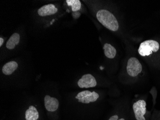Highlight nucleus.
<instances>
[{
	"label": "nucleus",
	"mask_w": 160,
	"mask_h": 120,
	"mask_svg": "<svg viewBox=\"0 0 160 120\" xmlns=\"http://www.w3.org/2000/svg\"><path fill=\"white\" fill-rule=\"evenodd\" d=\"M97 18L101 24L112 31H117L119 28L118 21L116 17L108 11L102 9L97 13Z\"/></svg>",
	"instance_id": "f257e3e1"
},
{
	"label": "nucleus",
	"mask_w": 160,
	"mask_h": 120,
	"mask_svg": "<svg viewBox=\"0 0 160 120\" xmlns=\"http://www.w3.org/2000/svg\"><path fill=\"white\" fill-rule=\"evenodd\" d=\"M160 48V45L157 41L153 40H147L141 43L138 52L142 56H149L152 52H157Z\"/></svg>",
	"instance_id": "f03ea898"
},
{
	"label": "nucleus",
	"mask_w": 160,
	"mask_h": 120,
	"mask_svg": "<svg viewBox=\"0 0 160 120\" xmlns=\"http://www.w3.org/2000/svg\"><path fill=\"white\" fill-rule=\"evenodd\" d=\"M146 103L144 100H141L137 101L133 105V110L135 118L136 120H147L146 115Z\"/></svg>",
	"instance_id": "7ed1b4c3"
},
{
	"label": "nucleus",
	"mask_w": 160,
	"mask_h": 120,
	"mask_svg": "<svg viewBox=\"0 0 160 120\" xmlns=\"http://www.w3.org/2000/svg\"><path fill=\"white\" fill-rule=\"evenodd\" d=\"M142 67L137 59L130 58L128 62L127 71L129 76L136 77L141 73Z\"/></svg>",
	"instance_id": "20e7f679"
},
{
	"label": "nucleus",
	"mask_w": 160,
	"mask_h": 120,
	"mask_svg": "<svg viewBox=\"0 0 160 120\" xmlns=\"http://www.w3.org/2000/svg\"><path fill=\"white\" fill-rule=\"evenodd\" d=\"M99 97V95L98 93L95 91L91 92L89 91L80 92L75 97V98L78 100L79 102L84 104H89L96 102Z\"/></svg>",
	"instance_id": "39448f33"
},
{
	"label": "nucleus",
	"mask_w": 160,
	"mask_h": 120,
	"mask_svg": "<svg viewBox=\"0 0 160 120\" xmlns=\"http://www.w3.org/2000/svg\"><path fill=\"white\" fill-rule=\"evenodd\" d=\"M78 85L80 88H89L95 87L97 85L96 78L91 74H85L78 81Z\"/></svg>",
	"instance_id": "423d86ee"
},
{
	"label": "nucleus",
	"mask_w": 160,
	"mask_h": 120,
	"mask_svg": "<svg viewBox=\"0 0 160 120\" xmlns=\"http://www.w3.org/2000/svg\"><path fill=\"white\" fill-rule=\"evenodd\" d=\"M45 107L48 112H55L58 109L59 102L55 97L46 95L44 97Z\"/></svg>",
	"instance_id": "0eeeda50"
},
{
	"label": "nucleus",
	"mask_w": 160,
	"mask_h": 120,
	"mask_svg": "<svg viewBox=\"0 0 160 120\" xmlns=\"http://www.w3.org/2000/svg\"><path fill=\"white\" fill-rule=\"evenodd\" d=\"M58 11V9L56 8L54 4H49L45 5L38 10V14L41 17L50 16L55 14Z\"/></svg>",
	"instance_id": "6e6552de"
},
{
	"label": "nucleus",
	"mask_w": 160,
	"mask_h": 120,
	"mask_svg": "<svg viewBox=\"0 0 160 120\" xmlns=\"http://www.w3.org/2000/svg\"><path fill=\"white\" fill-rule=\"evenodd\" d=\"M18 68V64L14 61H11L6 63L2 67V72L3 74L5 75H11L14 71L17 70Z\"/></svg>",
	"instance_id": "1a4fd4ad"
},
{
	"label": "nucleus",
	"mask_w": 160,
	"mask_h": 120,
	"mask_svg": "<svg viewBox=\"0 0 160 120\" xmlns=\"http://www.w3.org/2000/svg\"><path fill=\"white\" fill-rule=\"evenodd\" d=\"M39 118V113L37 109L34 106H30L25 112L26 120H38Z\"/></svg>",
	"instance_id": "9d476101"
},
{
	"label": "nucleus",
	"mask_w": 160,
	"mask_h": 120,
	"mask_svg": "<svg viewBox=\"0 0 160 120\" xmlns=\"http://www.w3.org/2000/svg\"><path fill=\"white\" fill-rule=\"evenodd\" d=\"M20 41V35L18 33L12 34L6 43V46L7 49L12 50L18 44Z\"/></svg>",
	"instance_id": "9b49d317"
},
{
	"label": "nucleus",
	"mask_w": 160,
	"mask_h": 120,
	"mask_svg": "<svg viewBox=\"0 0 160 120\" xmlns=\"http://www.w3.org/2000/svg\"><path fill=\"white\" fill-rule=\"evenodd\" d=\"M105 55L108 58L113 59L117 54L116 49L110 44L106 43L103 47Z\"/></svg>",
	"instance_id": "f8f14e48"
},
{
	"label": "nucleus",
	"mask_w": 160,
	"mask_h": 120,
	"mask_svg": "<svg viewBox=\"0 0 160 120\" xmlns=\"http://www.w3.org/2000/svg\"><path fill=\"white\" fill-rule=\"evenodd\" d=\"M67 4L72 7V11L73 12L77 11L81 8V3L79 0H67Z\"/></svg>",
	"instance_id": "ddd939ff"
},
{
	"label": "nucleus",
	"mask_w": 160,
	"mask_h": 120,
	"mask_svg": "<svg viewBox=\"0 0 160 120\" xmlns=\"http://www.w3.org/2000/svg\"><path fill=\"white\" fill-rule=\"evenodd\" d=\"M108 120H126L123 117H120L118 115H114L111 116Z\"/></svg>",
	"instance_id": "4468645a"
},
{
	"label": "nucleus",
	"mask_w": 160,
	"mask_h": 120,
	"mask_svg": "<svg viewBox=\"0 0 160 120\" xmlns=\"http://www.w3.org/2000/svg\"><path fill=\"white\" fill-rule=\"evenodd\" d=\"M3 42H4V40H3V39L1 38H0V47H2V45Z\"/></svg>",
	"instance_id": "2eb2a0df"
}]
</instances>
